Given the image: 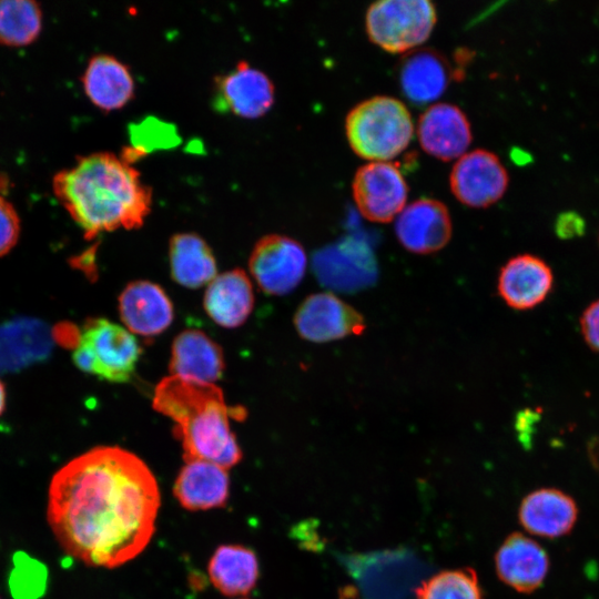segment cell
<instances>
[{"label": "cell", "instance_id": "obj_10", "mask_svg": "<svg viewBox=\"0 0 599 599\" xmlns=\"http://www.w3.org/2000/svg\"><path fill=\"white\" fill-rule=\"evenodd\" d=\"M293 322L297 334L312 343L361 335L366 328L364 316L329 292L308 295L297 307Z\"/></svg>", "mask_w": 599, "mask_h": 599}, {"label": "cell", "instance_id": "obj_8", "mask_svg": "<svg viewBox=\"0 0 599 599\" xmlns=\"http://www.w3.org/2000/svg\"><path fill=\"white\" fill-rule=\"evenodd\" d=\"M352 192L359 213L366 220L388 223L405 209L408 186L397 164L373 161L358 167Z\"/></svg>", "mask_w": 599, "mask_h": 599}, {"label": "cell", "instance_id": "obj_30", "mask_svg": "<svg viewBox=\"0 0 599 599\" xmlns=\"http://www.w3.org/2000/svg\"><path fill=\"white\" fill-rule=\"evenodd\" d=\"M581 334L587 345L599 353V300L592 302L580 317Z\"/></svg>", "mask_w": 599, "mask_h": 599}, {"label": "cell", "instance_id": "obj_25", "mask_svg": "<svg viewBox=\"0 0 599 599\" xmlns=\"http://www.w3.org/2000/svg\"><path fill=\"white\" fill-rule=\"evenodd\" d=\"M214 587L225 596H245L256 585L258 564L255 554L243 546H220L209 562Z\"/></svg>", "mask_w": 599, "mask_h": 599}, {"label": "cell", "instance_id": "obj_1", "mask_svg": "<svg viewBox=\"0 0 599 599\" xmlns=\"http://www.w3.org/2000/svg\"><path fill=\"white\" fill-rule=\"evenodd\" d=\"M160 505L156 478L139 456L98 446L53 475L47 516L69 556L91 567L115 568L149 545Z\"/></svg>", "mask_w": 599, "mask_h": 599}, {"label": "cell", "instance_id": "obj_3", "mask_svg": "<svg viewBox=\"0 0 599 599\" xmlns=\"http://www.w3.org/2000/svg\"><path fill=\"white\" fill-rule=\"evenodd\" d=\"M153 408L174 423L185 461L202 460L227 469L242 459L230 418L243 420L246 409L229 406L215 384L170 375L156 385Z\"/></svg>", "mask_w": 599, "mask_h": 599}, {"label": "cell", "instance_id": "obj_23", "mask_svg": "<svg viewBox=\"0 0 599 599\" xmlns=\"http://www.w3.org/2000/svg\"><path fill=\"white\" fill-rule=\"evenodd\" d=\"M52 331L41 321L20 318L0 325V372L17 370L45 358Z\"/></svg>", "mask_w": 599, "mask_h": 599}, {"label": "cell", "instance_id": "obj_16", "mask_svg": "<svg viewBox=\"0 0 599 599\" xmlns=\"http://www.w3.org/2000/svg\"><path fill=\"white\" fill-rule=\"evenodd\" d=\"M499 579L522 593L539 588L548 572L549 559L545 549L520 532L509 535L495 556Z\"/></svg>", "mask_w": 599, "mask_h": 599}, {"label": "cell", "instance_id": "obj_32", "mask_svg": "<svg viewBox=\"0 0 599 599\" xmlns=\"http://www.w3.org/2000/svg\"><path fill=\"white\" fill-rule=\"evenodd\" d=\"M588 456L592 466L599 471V437H592L588 443Z\"/></svg>", "mask_w": 599, "mask_h": 599}, {"label": "cell", "instance_id": "obj_26", "mask_svg": "<svg viewBox=\"0 0 599 599\" xmlns=\"http://www.w3.org/2000/svg\"><path fill=\"white\" fill-rule=\"evenodd\" d=\"M42 29V10L33 0H0V43L31 44Z\"/></svg>", "mask_w": 599, "mask_h": 599}, {"label": "cell", "instance_id": "obj_6", "mask_svg": "<svg viewBox=\"0 0 599 599\" xmlns=\"http://www.w3.org/2000/svg\"><path fill=\"white\" fill-rule=\"evenodd\" d=\"M437 21L436 7L428 0H380L365 16L369 40L389 53L409 52L424 43Z\"/></svg>", "mask_w": 599, "mask_h": 599}, {"label": "cell", "instance_id": "obj_17", "mask_svg": "<svg viewBox=\"0 0 599 599\" xmlns=\"http://www.w3.org/2000/svg\"><path fill=\"white\" fill-rule=\"evenodd\" d=\"M81 83L90 102L104 112L124 108L135 95V83L130 68L106 53L90 58Z\"/></svg>", "mask_w": 599, "mask_h": 599}, {"label": "cell", "instance_id": "obj_4", "mask_svg": "<svg viewBox=\"0 0 599 599\" xmlns=\"http://www.w3.org/2000/svg\"><path fill=\"white\" fill-rule=\"evenodd\" d=\"M345 132L358 156L372 162L387 161L408 146L414 124L402 101L377 95L359 102L348 112Z\"/></svg>", "mask_w": 599, "mask_h": 599}, {"label": "cell", "instance_id": "obj_7", "mask_svg": "<svg viewBox=\"0 0 599 599\" xmlns=\"http://www.w3.org/2000/svg\"><path fill=\"white\" fill-rule=\"evenodd\" d=\"M307 267L304 247L282 234L260 238L250 255L248 268L258 287L268 295L282 296L294 291Z\"/></svg>", "mask_w": 599, "mask_h": 599}, {"label": "cell", "instance_id": "obj_29", "mask_svg": "<svg viewBox=\"0 0 599 599\" xmlns=\"http://www.w3.org/2000/svg\"><path fill=\"white\" fill-rule=\"evenodd\" d=\"M20 220L13 205L0 196V256L7 254L17 243Z\"/></svg>", "mask_w": 599, "mask_h": 599}, {"label": "cell", "instance_id": "obj_34", "mask_svg": "<svg viewBox=\"0 0 599 599\" xmlns=\"http://www.w3.org/2000/svg\"><path fill=\"white\" fill-rule=\"evenodd\" d=\"M241 599H244V598H241Z\"/></svg>", "mask_w": 599, "mask_h": 599}, {"label": "cell", "instance_id": "obj_15", "mask_svg": "<svg viewBox=\"0 0 599 599\" xmlns=\"http://www.w3.org/2000/svg\"><path fill=\"white\" fill-rule=\"evenodd\" d=\"M552 284L551 268L544 260L520 254L500 268L497 290L509 307L525 311L539 305L550 293Z\"/></svg>", "mask_w": 599, "mask_h": 599}, {"label": "cell", "instance_id": "obj_5", "mask_svg": "<svg viewBox=\"0 0 599 599\" xmlns=\"http://www.w3.org/2000/svg\"><path fill=\"white\" fill-rule=\"evenodd\" d=\"M141 347L123 326L106 318H90L74 347L73 361L82 372L112 383L128 382L135 370Z\"/></svg>", "mask_w": 599, "mask_h": 599}, {"label": "cell", "instance_id": "obj_12", "mask_svg": "<svg viewBox=\"0 0 599 599\" xmlns=\"http://www.w3.org/2000/svg\"><path fill=\"white\" fill-rule=\"evenodd\" d=\"M395 233L404 248L415 254H430L447 245L453 223L446 205L423 197L405 206L396 217Z\"/></svg>", "mask_w": 599, "mask_h": 599}, {"label": "cell", "instance_id": "obj_19", "mask_svg": "<svg viewBox=\"0 0 599 599\" xmlns=\"http://www.w3.org/2000/svg\"><path fill=\"white\" fill-rule=\"evenodd\" d=\"M223 351L199 329H185L173 341L169 368L171 375L214 384L224 372Z\"/></svg>", "mask_w": 599, "mask_h": 599}, {"label": "cell", "instance_id": "obj_2", "mask_svg": "<svg viewBox=\"0 0 599 599\" xmlns=\"http://www.w3.org/2000/svg\"><path fill=\"white\" fill-rule=\"evenodd\" d=\"M52 190L87 240L141 227L153 203L140 172L111 152L79 156L74 165L55 173Z\"/></svg>", "mask_w": 599, "mask_h": 599}, {"label": "cell", "instance_id": "obj_20", "mask_svg": "<svg viewBox=\"0 0 599 599\" xmlns=\"http://www.w3.org/2000/svg\"><path fill=\"white\" fill-rule=\"evenodd\" d=\"M203 305L209 317L224 328L243 325L254 307L251 280L241 268L219 274L206 287Z\"/></svg>", "mask_w": 599, "mask_h": 599}, {"label": "cell", "instance_id": "obj_33", "mask_svg": "<svg viewBox=\"0 0 599 599\" xmlns=\"http://www.w3.org/2000/svg\"><path fill=\"white\" fill-rule=\"evenodd\" d=\"M6 406V389L3 384L0 380V415L2 414Z\"/></svg>", "mask_w": 599, "mask_h": 599}, {"label": "cell", "instance_id": "obj_11", "mask_svg": "<svg viewBox=\"0 0 599 599\" xmlns=\"http://www.w3.org/2000/svg\"><path fill=\"white\" fill-rule=\"evenodd\" d=\"M217 106L243 119H257L273 105L275 88L272 80L245 60L214 80Z\"/></svg>", "mask_w": 599, "mask_h": 599}, {"label": "cell", "instance_id": "obj_27", "mask_svg": "<svg viewBox=\"0 0 599 599\" xmlns=\"http://www.w3.org/2000/svg\"><path fill=\"white\" fill-rule=\"evenodd\" d=\"M417 599H483L476 572L470 568L445 570L416 589Z\"/></svg>", "mask_w": 599, "mask_h": 599}, {"label": "cell", "instance_id": "obj_18", "mask_svg": "<svg viewBox=\"0 0 599 599\" xmlns=\"http://www.w3.org/2000/svg\"><path fill=\"white\" fill-rule=\"evenodd\" d=\"M455 78L446 58L429 48L409 51L400 61L398 79L403 94L414 104L435 101Z\"/></svg>", "mask_w": 599, "mask_h": 599}, {"label": "cell", "instance_id": "obj_22", "mask_svg": "<svg viewBox=\"0 0 599 599\" xmlns=\"http://www.w3.org/2000/svg\"><path fill=\"white\" fill-rule=\"evenodd\" d=\"M226 470L207 461H185L173 485V494L180 505L189 510L223 507L230 489Z\"/></svg>", "mask_w": 599, "mask_h": 599}, {"label": "cell", "instance_id": "obj_31", "mask_svg": "<svg viewBox=\"0 0 599 599\" xmlns=\"http://www.w3.org/2000/svg\"><path fill=\"white\" fill-rule=\"evenodd\" d=\"M555 230L560 238H573L583 233L585 222L580 215L566 212L557 219Z\"/></svg>", "mask_w": 599, "mask_h": 599}, {"label": "cell", "instance_id": "obj_21", "mask_svg": "<svg viewBox=\"0 0 599 599\" xmlns=\"http://www.w3.org/2000/svg\"><path fill=\"white\" fill-rule=\"evenodd\" d=\"M578 516L573 499L561 490L541 488L527 495L519 507V521L529 532L547 538L568 534Z\"/></svg>", "mask_w": 599, "mask_h": 599}, {"label": "cell", "instance_id": "obj_9", "mask_svg": "<svg viewBox=\"0 0 599 599\" xmlns=\"http://www.w3.org/2000/svg\"><path fill=\"white\" fill-rule=\"evenodd\" d=\"M509 176L499 158L484 149L466 152L454 164L449 186L464 205L483 209L498 202L507 191Z\"/></svg>", "mask_w": 599, "mask_h": 599}, {"label": "cell", "instance_id": "obj_13", "mask_svg": "<svg viewBox=\"0 0 599 599\" xmlns=\"http://www.w3.org/2000/svg\"><path fill=\"white\" fill-rule=\"evenodd\" d=\"M417 135L422 149L441 161L459 159L473 140L467 115L450 103L427 108L418 119Z\"/></svg>", "mask_w": 599, "mask_h": 599}, {"label": "cell", "instance_id": "obj_14", "mask_svg": "<svg viewBox=\"0 0 599 599\" xmlns=\"http://www.w3.org/2000/svg\"><path fill=\"white\" fill-rule=\"evenodd\" d=\"M119 314L132 334L153 337L172 324L174 309L164 290L150 281L129 283L119 296Z\"/></svg>", "mask_w": 599, "mask_h": 599}, {"label": "cell", "instance_id": "obj_28", "mask_svg": "<svg viewBox=\"0 0 599 599\" xmlns=\"http://www.w3.org/2000/svg\"><path fill=\"white\" fill-rule=\"evenodd\" d=\"M13 567L10 572L9 587L14 599H39L48 585V569L39 560L23 551H18L12 558Z\"/></svg>", "mask_w": 599, "mask_h": 599}, {"label": "cell", "instance_id": "obj_24", "mask_svg": "<svg viewBox=\"0 0 599 599\" xmlns=\"http://www.w3.org/2000/svg\"><path fill=\"white\" fill-rule=\"evenodd\" d=\"M172 278L187 288L209 285L217 276L214 254L196 233L174 234L169 244Z\"/></svg>", "mask_w": 599, "mask_h": 599}]
</instances>
